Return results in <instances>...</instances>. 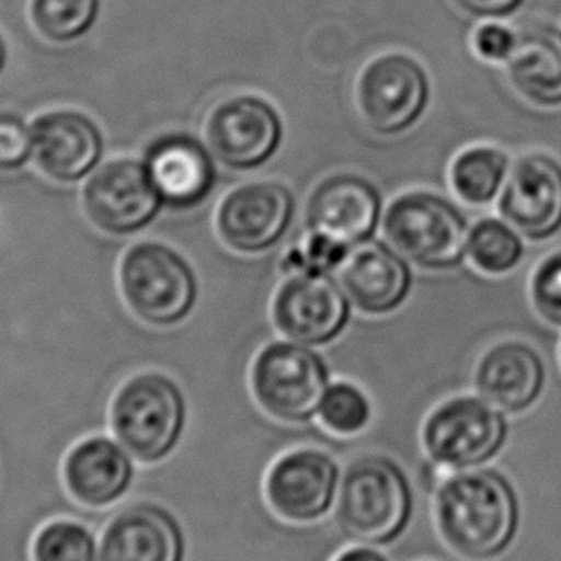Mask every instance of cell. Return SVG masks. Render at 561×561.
<instances>
[{
    "label": "cell",
    "instance_id": "cell-23",
    "mask_svg": "<svg viewBox=\"0 0 561 561\" xmlns=\"http://www.w3.org/2000/svg\"><path fill=\"white\" fill-rule=\"evenodd\" d=\"M510 173V160L496 147H471L461 150L450 165L454 193L463 203L483 206L502 193Z\"/></svg>",
    "mask_w": 561,
    "mask_h": 561
},
{
    "label": "cell",
    "instance_id": "cell-5",
    "mask_svg": "<svg viewBox=\"0 0 561 561\" xmlns=\"http://www.w3.org/2000/svg\"><path fill=\"white\" fill-rule=\"evenodd\" d=\"M507 438V413L477 392L446 398L421 423L423 453L448 473L489 466Z\"/></svg>",
    "mask_w": 561,
    "mask_h": 561
},
{
    "label": "cell",
    "instance_id": "cell-15",
    "mask_svg": "<svg viewBox=\"0 0 561 561\" xmlns=\"http://www.w3.org/2000/svg\"><path fill=\"white\" fill-rule=\"evenodd\" d=\"M381 216L379 188L356 173L329 175L306 204L308 231L328 234L351 249L374 239Z\"/></svg>",
    "mask_w": 561,
    "mask_h": 561
},
{
    "label": "cell",
    "instance_id": "cell-2",
    "mask_svg": "<svg viewBox=\"0 0 561 561\" xmlns=\"http://www.w3.org/2000/svg\"><path fill=\"white\" fill-rule=\"evenodd\" d=\"M415 512V492L404 468L382 454H364L343 468L335 525L358 545L389 546L404 535Z\"/></svg>",
    "mask_w": 561,
    "mask_h": 561
},
{
    "label": "cell",
    "instance_id": "cell-34",
    "mask_svg": "<svg viewBox=\"0 0 561 561\" xmlns=\"http://www.w3.org/2000/svg\"><path fill=\"white\" fill-rule=\"evenodd\" d=\"M4 60H7V47H4V43L0 39V70L4 66Z\"/></svg>",
    "mask_w": 561,
    "mask_h": 561
},
{
    "label": "cell",
    "instance_id": "cell-27",
    "mask_svg": "<svg viewBox=\"0 0 561 561\" xmlns=\"http://www.w3.org/2000/svg\"><path fill=\"white\" fill-rule=\"evenodd\" d=\"M33 561H99V545L85 525L68 519L50 522L35 535Z\"/></svg>",
    "mask_w": 561,
    "mask_h": 561
},
{
    "label": "cell",
    "instance_id": "cell-7",
    "mask_svg": "<svg viewBox=\"0 0 561 561\" xmlns=\"http://www.w3.org/2000/svg\"><path fill=\"white\" fill-rule=\"evenodd\" d=\"M119 289L129 310L157 328L185 320L196 300L195 273L180 254L158 242L127 250L119 264Z\"/></svg>",
    "mask_w": 561,
    "mask_h": 561
},
{
    "label": "cell",
    "instance_id": "cell-19",
    "mask_svg": "<svg viewBox=\"0 0 561 561\" xmlns=\"http://www.w3.org/2000/svg\"><path fill=\"white\" fill-rule=\"evenodd\" d=\"M131 454L117 440L89 437L66 454V491L79 506L102 510L124 499L133 483Z\"/></svg>",
    "mask_w": 561,
    "mask_h": 561
},
{
    "label": "cell",
    "instance_id": "cell-4",
    "mask_svg": "<svg viewBox=\"0 0 561 561\" xmlns=\"http://www.w3.org/2000/svg\"><path fill=\"white\" fill-rule=\"evenodd\" d=\"M185 421L187 404L178 382L152 371L127 379L110 405L117 443L145 463H157L175 450Z\"/></svg>",
    "mask_w": 561,
    "mask_h": 561
},
{
    "label": "cell",
    "instance_id": "cell-13",
    "mask_svg": "<svg viewBox=\"0 0 561 561\" xmlns=\"http://www.w3.org/2000/svg\"><path fill=\"white\" fill-rule=\"evenodd\" d=\"M499 210L507 224L530 241H546L561 229V164L530 152L507 173Z\"/></svg>",
    "mask_w": 561,
    "mask_h": 561
},
{
    "label": "cell",
    "instance_id": "cell-26",
    "mask_svg": "<svg viewBox=\"0 0 561 561\" xmlns=\"http://www.w3.org/2000/svg\"><path fill=\"white\" fill-rule=\"evenodd\" d=\"M99 0H32L35 30L53 43L78 39L93 25Z\"/></svg>",
    "mask_w": 561,
    "mask_h": 561
},
{
    "label": "cell",
    "instance_id": "cell-3",
    "mask_svg": "<svg viewBox=\"0 0 561 561\" xmlns=\"http://www.w3.org/2000/svg\"><path fill=\"white\" fill-rule=\"evenodd\" d=\"M331 382L325 356L289 339L265 344L250 366L254 402L265 415L287 425L316 420Z\"/></svg>",
    "mask_w": 561,
    "mask_h": 561
},
{
    "label": "cell",
    "instance_id": "cell-24",
    "mask_svg": "<svg viewBox=\"0 0 561 561\" xmlns=\"http://www.w3.org/2000/svg\"><path fill=\"white\" fill-rule=\"evenodd\" d=\"M523 254L522 233L506 219L484 218L469 229L468 256L479 272L504 275L519 265Z\"/></svg>",
    "mask_w": 561,
    "mask_h": 561
},
{
    "label": "cell",
    "instance_id": "cell-35",
    "mask_svg": "<svg viewBox=\"0 0 561 561\" xmlns=\"http://www.w3.org/2000/svg\"><path fill=\"white\" fill-rule=\"evenodd\" d=\"M560 359H561V344H560Z\"/></svg>",
    "mask_w": 561,
    "mask_h": 561
},
{
    "label": "cell",
    "instance_id": "cell-21",
    "mask_svg": "<svg viewBox=\"0 0 561 561\" xmlns=\"http://www.w3.org/2000/svg\"><path fill=\"white\" fill-rule=\"evenodd\" d=\"M145 168L160 198L178 208L201 203L216 180L210 154L201 142L187 137L158 140Z\"/></svg>",
    "mask_w": 561,
    "mask_h": 561
},
{
    "label": "cell",
    "instance_id": "cell-17",
    "mask_svg": "<svg viewBox=\"0 0 561 561\" xmlns=\"http://www.w3.org/2000/svg\"><path fill=\"white\" fill-rule=\"evenodd\" d=\"M548 369L542 354L525 341L496 343L477 362L473 387L477 394L507 415L529 412L542 398Z\"/></svg>",
    "mask_w": 561,
    "mask_h": 561
},
{
    "label": "cell",
    "instance_id": "cell-11",
    "mask_svg": "<svg viewBox=\"0 0 561 561\" xmlns=\"http://www.w3.org/2000/svg\"><path fill=\"white\" fill-rule=\"evenodd\" d=\"M208 149L233 170L265 164L283 142V119L270 102L239 94L218 102L204 124Z\"/></svg>",
    "mask_w": 561,
    "mask_h": 561
},
{
    "label": "cell",
    "instance_id": "cell-6",
    "mask_svg": "<svg viewBox=\"0 0 561 561\" xmlns=\"http://www.w3.org/2000/svg\"><path fill=\"white\" fill-rule=\"evenodd\" d=\"M387 241L430 272L454 270L468 256V219L445 196L412 191L398 196L382 218Z\"/></svg>",
    "mask_w": 561,
    "mask_h": 561
},
{
    "label": "cell",
    "instance_id": "cell-33",
    "mask_svg": "<svg viewBox=\"0 0 561 561\" xmlns=\"http://www.w3.org/2000/svg\"><path fill=\"white\" fill-rule=\"evenodd\" d=\"M331 561H390L387 553L381 552L379 546L371 545H354L344 548L341 552L336 553L335 558Z\"/></svg>",
    "mask_w": 561,
    "mask_h": 561
},
{
    "label": "cell",
    "instance_id": "cell-31",
    "mask_svg": "<svg viewBox=\"0 0 561 561\" xmlns=\"http://www.w3.org/2000/svg\"><path fill=\"white\" fill-rule=\"evenodd\" d=\"M517 43V32L500 24L499 20H486L473 33V48L486 62H507Z\"/></svg>",
    "mask_w": 561,
    "mask_h": 561
},
{
    "label": "cell",
    "instance_id": "cell-25",
    "mask_svg": "<svg viewBox=\"0 0 561 561\" xmlns=\"http://www.w3.org/2000/svg\"><path fill=\"white\" fill-rule=\"evenodd\" d=\"M375 408L366 390L352 381H333L318 410L321 427L341 438L358 437L374 421Z\"/></svg>",
    "mask_w": 561,
    "mask_h": 561
},
{
    "label": "cell",
    "instance_id": "cell-18",
    "mask_svg": "<svg viewBox=\"0 0 561 561\" xmlns=\"http://www.w3.org/2000/svg\"><path fill=\"white\" fill-rule=\"evenodd\" d=\"M185 537L175 517L154 504L125 507L102 530L99 561H183Z\"/></svg>",
    "mask_w": 561,
    "mask_h": 561
},
{
    "label": "cell",
    "instance_id": "cell-12",
    "mask_svg": "<svg viewBox=\"0 0 561 561\" xmlns=\"http://www.w3.org/2000/svg\"><path fill=\"white\" fill-rule=\"evenodd\" d=\"M297 201L279 181H256L234 188L219 204L216 226L227 247L242 254L272 249L287 234Z\"/></svg>",
    "mask_w": 561,
    "mask_h": 561
},
{
    "label": "cell",
    "instance_id": "cell-1",
    "mask_svg": "<svg viewBox=\"0 0 561 561\" xmlns=\"http://www.w3.org/2000/svg\"><path fill=\"white\" fill-rule=\"evenodd\" d=\"M438 537L466 561H494L515 545L522 529V499L499 469L453 471L433 496Z\"/></svg>",
    "mask_w": 561,
    "mask_h": 561
},
{
    "label": "cell",
    "instance_id": "cell-20",
    "mask_svg": "<svg viewBox=\"0 0 561 561\" xmlns=\"http://www.w3.org/2000/svg\"><path fill=\"white\" fill-rule=\"evenodd\" d=\"M33 158L50 180L71 183L85 178L101 158V131L89 117L55 112L32 127Z\"/></svg>",
    "mask_w": 561,
    "mask_h": 561
},
{
    "label": "cell",
    "instance_id": "cell-9",
    "mask_svg": "<svg viewBox=\"0 0 561 561\" xmlns=\"http://www.w3.org/2000/svg\"><path fill=\"white\" fill-rule=\"evenodd\" d=\"M431 101V81L413 56L389 53L359 71L356 104L359 116L377 135H400L412 129Z\"/></svg>",
    "mask_w": 561,
    "mask_h": 561
},
{
    "label": "cell",
    "instance_id": "cell-30",
    "mask_svg": "<svg viewBox=\"0 0 561 561\" xmlns=\"http://www.w3.org/2000/svg\"><path fill=\"white\" fill-rule=\"evenodd\" d=\"M32 157V129L20 117L0 114V172L18 170Z\"/></svg>",
    "mask_w": 561,
    "mask_h": 561
},
{
    "label": "cell",
    "instance_id": "cell-22",
    "mask_svg": "<svg viewBox=\"0 0 561 561\" xmlns=\"http://www.w3.org/2000/svg\"><path fill=\"white\" fill-rule=\"evenodd\" d=\"M506 68L512 85L527 101L546 108L561 106V30L523 25Z\"/></svg>",
    "mask_w": 561,
    "mask_h": 561
},
{
    "label": "cell",
    "instance_id": "cell-10",
    "mask_svg": "<svg viewBox=\"0 0 561 561\" xmlns=\"http://www.w3.org/2000/svg\"><path fill=\"white\" fill-rule=\"evenodd\" d=\"M351 316V298L329 275L293 273L273 297L272 320L280 336L313 348L335 343Z\"/></svg>",
    "mask_w": 561,
    "mask_h": 561
},
{
    "label": "cell",
    "instance_id": "cell-16",
    "mask_svg": "<svg viewBox=\"0 0 561 561\" xmlns=\"http://www.w3.org/2000/svg\"><path fill=\"white\" fill-rule=\"evenodd\" d=\"M339 283L359 312L389 316L410 297L413 277L394 247L369 239L352 247L339 267Z\"/></svg>",
    "mask_w": 561,
    "mask_h": 561
},
{
    "label": "cell",
    "instance_id": "cell-32",
    "mask_svg": "<svg viewBox=\"0 0 561 561\" xmlns=\"http://www.w3.org/2000/svg\"><path fill=\"white\" fill-rule=\"evenodd\" d=\"M461 9L483 20H500L514 14L525 0H456Z\"/></svg>",
    "mask_w": 561,
    "mask_h": 561
},
{
    "label": "cell",
    "instance_id": "cell-14",
    "mask_svg": "<svg viewBox=\"0 0 561 561\" xmlns=\"http://www.w3.org/2000/svg\"><path fill=\"white\" fill-rule=\"evenodd\" d=\"M160 203L147 168L133 160L102 165L83 193L87 216L102 231L114 234L139 231L157 216Z\"/></svg>",
    "mask_w": 561,
    "mask_h": 561
},
{
    "label": "cell",
    "instance_id": "cell-28",
    "mask_svg": "<svg viewBox=\"0 0 561 561\" xmlns=\"http://www.w3.org/2000/svg\"><path fill=\"white\" fill-rule=\"evenodd\" d=\"M351 247L331 239L318 231H308L302 242L289 250L283 257V270L290 273H312V275H331L339 270L348 256Z\"/></svg>",
    "mask_w": 561,
    "mask_h": 561
},
{
    "label": "cell",
    "instance_id": "cell-8",
    "mask_svg": "<svg viewBox=\"0 0 561 561\" xmlns=\"http://www.w3.org/2000/svg\"><path fill=\"white\" fill-rule=\"evenodd\" d=\"M343 468L318 446H298L280 454L267 468L264 496L280 522L313 525L333 514Z\"/></svg>",
    "mask_w": 561,
    "mask_h": 561
},
{
    "label": "cell",
    "instance_id": "cell-29",
    "mask_svg": "<svg viewBox=\"0 0 561 561\" xmlns=\"http://www.w3.org/2000/svg\"><path fill=\"white\" fill-rule=\"evenodd\" d=\"M530 300L546 323L561 328V250L538 264L530 279Z\"/></svg>",
    "mask_w": 561,
    "mask_h": 561
}]
</instances>
